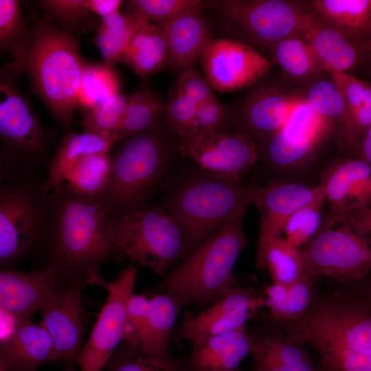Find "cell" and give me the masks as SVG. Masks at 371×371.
<instances>
[{"mask_svg":"<svg viewBox=\"0 0 371 371\" xmlns=\"http://www.w3.org/2000/svg\"><path fill=\"white\" fill-rule=\"evenodd\" d=\"M113 216L100 199L80 194L66 182L49 192L42 247L48 262L74 277L116 260Z\"/></svg>","mask_w":371,"mask_h":371,"instance_id":"6da1fadb","label":"cell"},{"mask_svg":"<svg viewBox=\"0 0 371 371\" xmlns=\"http://www.w3.org/2000/svg\"><path fill=\"white\" fill-rule=\"evenodd\" d=\"M24 43L8 65L25 75L32 90L63 130L71 126L87 62L72 34L60 29L45 14L33 16Z\"/></svg>","mask_w":371,"mask_h":371,"instance_id":"7a4b0ae2","label":"cell"},{"mask_svg":"<svg viewBox=\"0 0 371 371\" xmlns=\"http://www.w3.org/2000/svg\"><path fill=\"white\" fill-rule=\"evenodd\" d=\"M109 153L111 177L99 198L112 214H117L149 205L151 198L168 186L170 165L180 155L179 137L165 119L155 127L120 139Z\"/></svg>","mask_w":371,"mask_h":371,"instance_id":"3957f363","label":"cell"},{"mask_svg":"<svg viewBox=\"0 0 371 371\" xmlns=\"http://www.w3.org/2000/svg\"><path fill=\"white\" fill-rule=\"evenodd\" d=\"M246 212L233 217L167 273L158 284V293L170 295L181 308H207L235 287L233 269L247 243Z\"/></svg>","mask_w":371,"mask_h":371,"instance_id":"277c9868","label":"cell"},{"mask_svg":"<svg viewBox=\"0 0 371 371\" xmlns=\"http://www.w3.org/2000/svg\"><path fill=\"white\" fill-rule=\"evenodd\" d=\"M160 205L179 225L186 257L233 217L247 211L249 186L203 172L173 187Z\"/></svg>","mask_w":371,"mask_h":371,"instance_id":"5b68a950","label":"cell"},{"mask_svg":"<svg viewBox=\"0 0 371 371\" xmlns=\"http://www.w3.org/2000/svg\"><path fill=\"white\" fill-rule=\"evenodd\" d=\"M19 75L8 65L0 80L1 183L32 175L47 157L55 134L41 124L28 99L19 90Z\"/></svg>","mask_w":371,"mask_h":371,"instance_id":"8992f818","label":"cell"},{"mask_svg":"<svg viewBox=\"0 0 371 371\" xmlns=\"http://www.w3.org/2000/svg\"><path fill=\"white\" fill-rule=\"evenodd\" d=\"M112 241L116 260L127 259L160 276L186 256L179 225L160 205L113 214Z\"/></svg>","mask_w":371,"mask_h":371,"instance_id":"52a82bcc","label":"cell"},{"mask_svg":"<svg viewBox=\"0 0 371 371\" xmlns=\"http://www.w3.org/2000/svg\"><path fill=\"white\" fill-rule=\"evenodd\" d=\"M304 8L284 0H211L202 5L213 34L220 35L217 38L269 52L278 41L300 33Z\"/></svg>","mask_w":371,"mask_h":371,"instance_id":"ba28073f","label":"cell"},{"mask_svg":"<svg viewBox=\"0 0 371 371\" xmlns=\"http://www.w3.org/2000/svg\"><path fill=\"white\" fill-rule=\"evenodd\" d=\"M26 175L0 186V262L8 269L42 246L49 192Z\"/></svg>","mask_w":371,"mask_h":371,"instance_id":"9c48e42d","label":"cell"},{"mask_svg":"<svg viewBox=\"0 0 371 371\" xmlns=\"http://www.w3.org/2000/svg\"><path fill=\"white\" fill-rule=\"evenodd\" d=\"M306 273L357 281L371 271V238L346 223L322 225L302 249Z\"/></svg>","mask_w":371,"mask_h":371,"instance_id":"30bf717a","label":"cell"},{"mask_svg":"<svg viewBox=\"0 0 371 371\" xmlns=\"http://www.w3.org/2000/svg\"><path fill=\"white\" fill-rule=\"evenodd\" d=\"M179 143L180 155L190 159L201 171L236 183L260 155L255 142L240 131L197 132L179 138Z\"/></svg>","mask_w":371,"mask_h":371,"instance_id":"8fae6325","label":"cell"},{"mask_svg":"<svg viewBox=\"0 0 371 371\" xmlns=\"http://www.w3.org/2000/svg\"><path fill=\"white\" fill-rule=\"evenodd\" d=\"M90 284L93 282L87 273L69 278L41 310V326L52 339L54 362L60 363L63 371H78L84 336L81 293Z\"/></svg>","mask_w":371,"mask_h":371,"instance_id":"7c38bea8","label":"cell"},{"mask_svg":"<svg viewBox=\"0 0 371 371\" xmlns=\"http://www.w3.org/2000/svg\"><path fill=\"white\" fill-rule=\"evenodd\" d=\"M136 275V267L130 264L107 283V298L78 357L80 371H100L124 339L127 306L133 295Z\"/></svg>","mask_w":371,"mask_h":371,"instance_id":"4fadbf2b","label":"cell"},{"mask_svg":"<svg viewBox=\"0 0 371 371\" xmlns=\"http://www.w3.org/2000/svg\"><path fill=\"white\" fill-rule=\"evenodd\" d=\"M181 309L176 300L166 293H157L150 299L133 294L127 306L123 340L144 355L170 358L169 344Z\"/></svg>","mask_w":371,"mask_h":371,"instance_id":"5bb4252c","label":"cell"},{"mask_svg":"<svg viewBox=\"0 0 371 371\" xmlns=\"http://www.w3.org/2000/svg\"><path fill=\"white\" fill-rule=\"evenodd\" d=\"M203 76L222 93L247 89L265 77L271 62L251 46L232 39L214 38L200 61Z\"/></svg>","mask_w":371,"mask_h":371,"instance_id":"9a60e30c","label":"cell"},{"mask_svg":"<svg viewBox=\"0 0 371 371\" xmlns=\"http://www.w3.org/2000/svg\"><path fill=\"white\" fill-rule=\"evenodd\" d=\"M262 79L238 99L227 104L236 130L251 137L258 147L284 125L302 98L290 95Z\"/></svg>","mask_w":371,"mask_h":371,"instance_id":"2e32d148","label":"cell"},{"mask_svg":"<svg viewBox=\"0 0 371 371\" xmlns=\"http://www.w3.org/2000/svg\"><path fill=\"white\" fill-rule=\"evenodd\" d=\"M265 307L263 294L254 288L236 286L195 316L184 318L175 336L191 344L245 327Z\"/></svg>","mask_w":371,"mask_h":371,"instance_id":"e0dca14e","label":"cell"},{"mask_svg":"<svg viewBox=\"0 0 371 371\" xmlns=\"http://www.w3.org/2000/svg\"><path fill=\"white\" fill-rule=\"evenodd\" d=\"M69 278L56 266L21 272L1 269L0 272V307L14 322L30 321L62 289Z\"/></svg>","mask_w":371,"mask_h":371,"instance_id":"ac0fdd59","label":"cell"},{"mask_svg":"<svg viewBox=\"0 0 371 371\" xmlns=\"http://www.w3.org/2000/svg\"><path fill=\"white\" fill-rule=\"evenodd\" d=\"M330 123L302 98L284 125L265 143L267 159L282 168L300 164L312 154Z\"/></svg>","mask_w":371,"mask_h":371,"instance_id":"d6986e66","label":"cell"},{"mask_svg":"<svg viewBox=\"0 0 371 371\" xmlns=\"http://www.w3.org/2000/svg\"><path fill=\"white\" fill-rule=\"evenodd\" d=\"M326 200L324 188L294 182H272L263 186H249V205L260 215L258 243L282 236L284 225L297 210Z\"/></svg>","mask_w":371,"mask_h":371,"instance_id":"ffe728a7","label":"cell"},{"mask_svg":"<svg viewBox=\"0 0 371 371\" xmlns=\"http://www.w3.org/2000/svg\"><path fill=\"white\" fill-rule=\"evenodd\" d=\"M319 184L330 205L323 225L341 223L349 212L371 208V166L360 158L333 164L324 173Z\"/></svg>","mask_w":371,"mask_h":371,"instance_id":"44dd1931","label":"cell"},{"mask_svg":"<svg viewBox=\"0 0 371 371\" xmlns=\"http://www.w3.org/2000/svg\"><path fill=\"white\" fill-rule=\"evenodd\" d=\"M202 5L184 10L160 25L168 46L164 69L179 74L194 67L214 39Z\"/></svg>","mask_w":371,"mask_h":371,"instance_id":"7402d4cb","label":"cell"},{"mask_svg":"<svg viewBox=\"0 0 371 371\" xmlns=\"http://www.w3.org/2000/svg\"><path fill=\"white\" fill-rule=\"evenodd\" d=\"M1 341L0 371H37L54 362V345L48 333L31 321L14 322Z\"/></svg>","mask_w":371,"mask_h":371,"instance_id":"603a6c76","label":"cell"},{"mask_svg":"<svg viewBox=\"0 0 371 371\" xmlns=\"http://www.w3.org/2000/svg\"><path fill=\"white\" fill-rule=\"evenodd\" d=\"M299 31L324 70L347 72L361 63L359 47L347 41L308 8H304Z\"/></svg>","mask_w":371,"mask_h":371,"instance_id":"cb8c5ba5","label":"cell"},{"mask_svg":"<svg viewBox=\"0 0 371 371\" xmlns=\"http://www.w3.org/2000/svg\"><path fill=\"white\" fill-rule=\"evenodd\" d=\"M188 371H237L250 354L251 338L246 326L192 344Z\"/></svg>","mask_w":371,"mask_h":371,"instance_id":"d4e9b609","label":"cell"},{"mask_svg":"<svg viewBox=\"0 0 371 371\" xmlns=\"http://www.w3.org/2000/svg\"><path fill=\"white\" fill-rule=\"evenodd\" d=\"M308 9L358 47L371 35V0H314Z\"/></svg>","mask_w":371,"mask_h":371,"instance_id":"484cf974","label":"cell"},{"mask_svg":"<svg viewBox=\"0 0 371 371\" xmlns=\"http://www.w3.org/2000/svg\"><path fill=\"white\" fill-rule=\"evenodd\" d=\"M115 142L86 132L68 131L61 139L49 165L45 179L48 192L65 181L71 169L85 157L99 153H109Z\"/></svg>","mask_w":371,"mask_h":371,"instance_id":"4316f807","label":"cell"},{"mask_svg":"<svg viewBox=\"0 0 371 371\" xmlns=\"http://www.w3.org/2000/svg\"><path fill=\"white\" fill-rule=\"evenodd\" d=\"M141 21L121 63L146 79L164 69L168 46L160 25Z\"/></svg>","mask_w":371,"mask_h":371,"instance_id":"83f0119b","label":"cell"},{"mask_svg":"<svg viewBox=\"0 0 371 371\" xmlns=\"http://www.w3.org/2000/svg\"><path fill=\"white\" fill-rule=\"evenodd\" d=\"M255 263L268 271L272 283L289 286L306 274L301 249L291 247L282 236L258 243Z\"/></svg>","mask_w":371,"mask_h":371,"instance_id":"f1b7e54d","label":"cell"},{"mask_svg":"<svg viewBox=\"0 0 371 371\" xmlns=\"http://www.w3.org/2000/svg\"><path fill=\"white\" fill-rule=\"evenodd\" d=\"M127 95L126 106L115 133L117 141L155 127L165 120L166 102L147 84Z\"/></svg>","mask_w":371,"mask_h":371,"instance_id":"f546056e","label":"cell"},{"mask_svg":"<svg viewBox=\"0 0 371 371\" xmlns=\"http://www.w3.org/2000/svg\"><path fill=\"white\" fill-rule=\"evenodd\" d=\"M141 20L126 12H117L102 19L93 42L103 64L113 67L121 60L141 24Z\"/></svg>","mask_w":371,"mask_h":371,"instance_id":"4dcf8cb0","label":"cell"},{"mask_svg":"<svg viewBox=\"0 0 371 371\" xmlns=\"http://www.w3.org/2000/svg\"><path fill=\"white\" fill-rule=\"evenodd\" d=\"M269 52L273 60L294 78H306L323 69L309 44L300 33L278 41Z\"/></svg>","mask_w":371,"mask_h":371,"instance_id":"1f68e13d","label":"cell"},{"mask_svg":"<svg viewBox=\"0 0 371 371\" xmlns=\"http://www.w3.org/2000/svg\"><path fill=\"white\" fill-rule=\"evenodd\" d=\"M111 167L109 153H94L76 164L64 182L80 194L99 197L109 183Z\"/></svg>","mask_w":371,"mask_h":371,"instance_id":"d6a6232c","label":"cell"},{"mask_svg":"<svg viewBox=\"0 0 371 371\" xmlns=\"http://www.w3.org/2000/svg\"><path fill=\"white\" fill-rule=\"evenodd\" d=\"M275 359L281 371H320L302 348V344L273 330L249 333Z\"/></svg>","mask_w":371,"mask_h":371,"instance_id":"836d02e7","label":"cell"},{"mask_svg":"<svg viewBox=\"0 0 371 371\" xmlns=\"http://www.w3.org/2000/svg\"><path fill=\"white\" fill-rule=\"evenodd\" d=\"M118 78L111 67L104 64L85 65L77 104L87 111L120 94Z\"/></svg>","mask_w":371,"mask_h":371,"instance_id":"e575fe53","label":"cell"},{"mask_svg":"<svg viewBox=\"0 0 371 371\" xmlns=\"http://www.w3.org/2000/svg\"><path fill=\"white\" fill-rule=\"evenodd\" d=\"M304 99L320 115L332 122H341L343 142H345L350 123V112L345 99L332 80L314 82Z\"/></svg>","mask_w":371,"mask_h":371,"instance_id":"d590c367","label":"cell"},{"mask_svg":"<svg viewBox=\"0 0 371 371\" xmlns=\"http://www.w3.org/2000/svg\"><path fill=\"white\" fill-rule=\"evenodd\" d=\"M128 95L118 94L85 113L80 124L84 132L117 142L115 133L121 123Z\"/></svg>","mask_w":371,"mask_h":371,"instance_id":"8d00e7d4","label":"cell"},{"mask_svg":"<svg viewBox=\"0 0 371 371\" xmlns=\"http://www.w3.org/2000/svg\"><path fill=\"white\" fill-rule=\"evenodd\" d=\"M36 3L60 29L72 34L91 26L95 15L90 12L88 0H42Z\"/></svg>","mask_w":371,"mask_h":371,"instance_id":"74e56055","label":"cell"},{"mask_svg":"<svg viewBox=\"0 0 371 371\" xmlns=\"http://www.w3.org/2000/svg\"><path fill=\"white\" fill-rule=\"evenodd\" d=\"M326 200L314 202L297 210L286 222L282 238L291 247L302 249L320 229L322 207Z\"/></svg>","mask_w":371,"mask_h":371,"instance_id":"f35d334b","label":"cell"},{"mask_svg":"<svg viewBox=\"0 0 371 371\" xmlns=\"http://www.w3.org/2000/svg\"><path fill=\"white\" fill-rule=\"evenodd\" d=\"M21 4L18 0H0V49L12 57L24 43L30 27Z\"/></svg>","mask_w":371,"mask_h":371,"instance_id":"ab89813d","label":"cell"},{"mask_svg":"<svg viewBox=\"0 0 371 371\" xmlns=\"http://www.w3.org/2000/svg\"><path fill=\"white\" fill-rule=\"evenodd\" d=\"M203 3L201 0H129L123 4L124 12L140 20L161 25L180 12Z\"/></svg>","mask_w":371,"mask_h":371,"instance_id":"60d3db41","label":"cell"},{"mask_svg":"<svg viewBox=\"0 0 371 371\" xmlns=\"http://www.w3.org/2000/svg\"><path fill=\"white\" fill-rule=\"evenodd\" d=\"M317 278L305 274L289 286L285 301L269 315L274 320L287 322L296 320L308 311L313 302L314 287Z\"/></svg>","mask_w":371,"mask_h":371,"instance_id":"b9f144b4","label":"cell"},{"mask_svg":"<svg viewBox=\"0 0 371 371\" xmlns=\"http://www.w3.org/2000/svg\"><path fill=\"white\" fill-rule=\"evenodd\" d=\"M199 105L183 93L170 91L165 112L166 122L179 138L191 134Z\"/></svg>","mask_w":371,"mask_h":371,"instance_id":"7bdbcfd3","label":"cell"},{"mask_svg":"<svg viewBox=\"0 0 371 371\" xmlns=\"http://www.w3.org/2000/svg\"><path fill=\"white\" fill-rule=\"evenodd\" d=\"M330 76L352 115L371 109V83L356 78L347 72L326 70Z\"/></svg>","mask_w":371,"mask_h":371,"instance_id":"ee69618b","label":"cell"},{"mask_svg":"<svg viewBox=\"0 0 371 371\" xmlns=\"http://www.w3.org/2000/svg\"><path fill=\"white\" fill-rule=\"evenodd\" d=\"M320 358V371H371V354H359L338 348L311 346Z\"/></svg>","mask_w":371,"mask_h":371,"instance_id":"f6af8a7d","label":"cell"},{"mask_svg":"<svg viewBox=\"0 0 371 371\" xmlns=\"http://www.w3.org/2000/svg\"><path fill=\"white\" fill-rule=\"evenodd\" d=\"M236 131L227 104L221 103L216 96L199 106L192 133L204 131L231 133Z\"/></svg>","mask_w":371,"mask_h":371,"instance_id":"bcb514c9","label":"cell"},{"mask_svg":"<svg viewBox=\"0 0 371 371\" xmlns=\"http://www.w3.org/2000/svg\"><path fill=\"white\" fill-rule=\"evenodd\" d=\"M130 352L117 361L111 371H188L186 361L150 357L129 348Z\"/></svg>","mask_w":371,"mask_h":371,"instance_id":"7dc6e473","label":"cell"},{"mask_svg":"<svg viewBox=\"0 0 371 371\" xmlns=\"http://www.w3.org/2000/svg\"><path fill=\"white\" fill-rule=\"evenodd\" d=\"M172 89L188 97L199 106L215 97L212 88L195 67L178 74Z\"/></svg>","mask_w":371,"mask_h":371,"instance_id":"c3c4849f","label":"cell"},{"mask_svg":"<svg viewBox=\"0 0 371 371\" xmlns=\"http://www.w3.org/2000/svg\"><path fill=\"white\" fill-rule=\"evenodd\" d=\"M341 223H346L358 232L371 238V208L349 212Z\"/></svg>","mask_w":371,"mask_h":371,"instance_id":"681fc988","label":"cell"},{"mask_svg":"<svg viewBox=\"0 0 371 371\" xmlns=\"http://www.w3.org/2000/svg\"><path fill=\"white\" fill-rule=\"evenodd\" d=\"M122 4L123 1L120 0H88L90 12L101 19L120 12Z\"/></svg>","mask_w":371,"mask_h":371,"instance_id":"f907efd6","label":"cell"},{"mask_svg":"<svg viewBox=\"0 0 371 371\" xmlns=\"http://www.w3.org/2000/svg\"><path fill=\"white\" fill-rule=\"evenodd\" d=\"M357 146L359 158L371 166V125L364 131Z\"/></svg>","mask_w":371,"mask_h":371,"instance_id":"816d5d0a","label":"cell"},{"mask_svg":"<svg viewBox=\"0 0 371 371\" xmlns=\"http://www.w3.org/2000/svg\"><path fill=\"white\" fill-rule=\"evenodd\" d=\"M361 63H367L371 65V35L369 39L359 47Z\"/></svg>","mask_w":371,"mask_h":371,"instance_id":"f5cc1de1","label":"cell"},{"mask_svg":"<svg viewBox=\"0 0 371 371\" xmlns=\"http://www.w3.org/2000/svg\"><path fill=\"white\" fill-rule=\"evenodd\" d=\"M237 371H240V369H238Z\"/></svg>","mask_w":371,"mask_h":371,"instance_id":"db71d44e","label":"cell"}]
</instances>
